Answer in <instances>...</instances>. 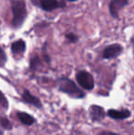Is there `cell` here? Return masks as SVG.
Listing matches in <instances>:
<instances>
[{
  "label": "cell",
  "instance_id": "cell-2",
  "mask_svg": "<svg viewBox=\"0 0 134 135\" xmlns=\"http://www.w3.org/2000/svg\"><path fill=\"white\" fill-rule=\"evenodd\" d=\"M59 88L62 92H64L66 94L70 95L75 98H83L85 94L77 87V85L75 84V82L72 81L69 78H61L59 80Z\"/></svg>",
  "mask_w": 134,
  "mask_h": 135
},
{
  "label": "cell",
  "instance_id": "cell-7",
  "mask_svg": "<svg viewBox=\"0 0 134 135\" xmlns=\"http://www.w3.org/2000/svg\"><path fill=\"white\" fill-rule=\"evenodd\" d=\"M11 52L15 55V56H20V55L24 54L27 49V44L26 41L22 39H18L17 41H14L11 43Z\"/></svg>",
  "mask_w": 134,
  "mask_h": 135
},
{
  "label": "cell",
  "instance_id": "cell-6",
  "mask_svg": "<svg viewBox=\"0 0 134 135\" xmlns=\"http://www.w3.org/2000/svg\"><path fill=\"white\" fill-rule=\"evenodd\" d=\"M123 47L120 43H113V44L107 45L104 48L102 52V58L104 59H114L118 57L122 54Z\"/></svg>",
  "mask_w": 134,
  "mask_h": 135
},
{
  "label": "cell",
  "instance_id": "cell-9",
  "mask_svg": "<svg viewBox=\"0 0 134 135\" xmlns=\"http://www.w3.org/2000/svg\"><path fill=\"white\" fill-rule=\"evenodd\" d=\"M107 115L114 119H124L131 116V112H130V110L109 109L107 111Z\"/></svg>",
  "mask_w": 134,
  "mask_h": 135
},
{
  "label": "cell",
  "instance_id": "cell-8",
  "mask_svg": "<svg viewBox=\"0 0 134 135\" xmlns=\"http://www.w3.org/2000/svg\"><path fill=\"white\" fill-rule=\"evenodd\" d=\"M89 114L94 121L101 120L105 118V111H104L103 108L97 105H92L89 108Z\"/></svg>",
  "mask_w": 134,
  "mask_h": 135
},
{
  "label": "cell",
  "instance_id": "cell-18",
  "mask_svg": "<svg viewBox=\"0 0 134 135\" xmlns=\"http://www.w3.org/2000/svg\"><path fill=\"white\" fill-rule=\"evenodd\" d=\"M131 44H132V47H133V54H134V35L131 37Z\"/></svg>",
  "mask_w": 134,
  "mask_h": 135
},
{
  "label": "cell",
  "instance_id": "cell-5",
  "mask_svg": "<svg viewBox=\"0 0 134 135\" xmlns=\"http://www.w3.org/2000/svg\"><path fill=\"white\" fill-rule=\"evenodd\" d=\"M130 3V0H110L108 3V11L110 16L113 18H118V12L127 7Z\"/></svg>",
  "mask_w": 134,
  "mask_h": 135
},
{
  "label": "cell",
  "instance_id": "cell-10",
  "mask_svg": "<svg viewBox=\"0 0 134 135\" xmlns=\"http://www.w3.org/2000/svg\"><path fill=\"white\" fill-rule=\"evenodd\" d=\"M22 99L28 104H31V105H33L37 108H41V100L39 99L38 98L32 96L31 93L29 92L28 90H25L22 95Z\"/></svg>",
  "mask_w": 134,
  "mask_h": 135
},
{
  "label": "cell",
  "instance_id": "cell-14",
  "mask_svg": "<svg viewBox=\"0 0 134 135\" xmlns=\"http://www.w3.org/2000/svg\"><path fill=\"white\" fill-rule=\"evenodd\" d=\"M7 62V56L6 52L4 51V49L0 46V67L5 66V64Z\"/></svg>",
  "mask_w": 134,
  "mask_h": 135
},
{
  "label": "cell",
  "instance_id": "cell-19",
  "mask_svg": "<svg viewBox=\"0 0 134 135\" xmlns=\"http://www.w3.org/2000/svg\"><path fill=\"white\" fill-rule=\"evenodd\" d=\"M68 2H72V3H73V2H76V1H78V0H67Z\"/></svg>",
  "mask_w": 134,
  "mask_h": 135
},
{
  "label": "cell",
  "instance_id": "cell-16",
  "mask_svg": "<svg viewBox=\"0 0 134 135\" xmlns=\"http://www.w3.org/2000/svg\"><path fill=\"white\" fill-rule=\"evenodd\" d=\"M0 105L4 108H6V109L8 108V102H7V99L6 98L5 95H4L1 91H0Z\"/></svg>",
  "mask_w": 134,
  "mask_h": 135
},
{
  "label": "cell",
  "instance_id": "cell-3",
  "mask_svg": "<svg viewBox=\"0 0 134 135\" xmlns=\"http://www.w3.org/2000/svg\"><path fill=\"white\" fill-rule=\"evenodd\" d=\"M31 2L35 7H38L45 12H52L65 7L64 0H31Z\"/></svg>",
  "mask_w": 134,
  "mask_h": 135
},
{
  "label": "cell",
  "instance_id": "cell-11",
  "mask_svg": "<svg viewBox=\"0 0 134 135\" xmlns=\"http://www.w3.org/2000/svg\"><path fill=\"white\" fill-rule=\"evenodd\" d=\"M18 117L19 119V120L25 125H31L34 122V119L32 116L29 115V114L25 113V112H18Z\"/></svg>",
  "mask_w": 134,
  "mask_h": 135
},
{
  "label": "cell",
  "instance_id": "cell-12",
  "mask_svg": "<svg viewBox=\"0 0 134 135\" xmlns=\"http://www.w3.org/2000/svg\"><path fill=\"white\" fill-rule=\"evenodd\" d=\"M41 60H39V57L38 55L31 57V60H29V66H31V69L36 70L39 65H41Z\"/></svg>",
  "mask_w": 134,
  "mask_h": 135
},
{
  "label": "cell",
  "instance_id": "cell-1",
  "mask_svg": "<svg viewBox=\"0 0 134 135\" xmlns=\"http://www.w3.org/2000/svg\"><path fill=\"white\" fill-rule=\"evenodd\" d=\"M10 7L12 12L11 27L18 30L23 26L28 17L26 0H10Z\"/></svg>",
  "mask_w": 134,
  "mask_h": 135
},
{
  "label": "cell",
  "instance_id": "cell-17",
  "mask_svg": "<svg viewBox=\"0 0 134 135\" xmlns=\"http://www.w3.org/2000/svg\"><path fill=\"white\" fill-rule=\"evenodd\" d=\"M100 135H118V134L114 133V132H101Z\"/></svg>",
  "mask_w": 134,
  "mask_h": 135
},
{
  "label": "cell",
  "instance_id": "cell-15",
  "mask_svg": "<svg viewBox=\"0 0 134 135\" xmlns=\"http://www.w3.org/2000/svg\"><path fill=\"white\" fill-rule=\"evenodd\" d=\"M0 124H1V126L3 128L7 129V130H10L12 128V124H11V122L7 118H4V117L0 118Z\"/></svg>",
  "mask_w": 134,
  "mask_h": 135
},
{
  "label": "cell",
  "instance_id": "cell-13",
  "mask_svg": "<svg viewBox=\"0 0 134 135\" xmlns=\"http://www.w3.org/2000/svg\"><path fill=\"white\" fill-rule=\"evenodd\" d=\"M64 37H65V39L71 43H76L77 41H79L78 35L75 34V32H67V33H65Z\"/></svg>",
  "mask_w": 134,
  "mask_h": 135
},
{
  "label": "cell",
  "instance_id": "cell-4",
  "mask_svg": "<svg viewBox=\"0 0 134 135\" xmlns=\"http://www.w3.org/2000/svg\"><path fill=\"white\" fill-rule=\"evenodd\" d=\"M75 77H76L77 83L84 89L91 90V89L94 88L95 82H94V78L90 73H88L86 71H79L76 74Z\"/></svg>",
  "mask_w": 134,
  "mask_h": 135
}]
</instances>
